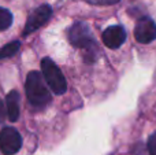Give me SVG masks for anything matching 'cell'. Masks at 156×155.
I'll return each mask as SVG.
<instances>
[{"label": "cell", "instance_id": "cell-5", "mask_svg": "<svg viewBox=\"0 0 156 155\" xmlns=\"http://www.w3.org/2000/svg\"><path fill=\"white\" fill-rule=\"evenodd\" d=\"M51 15H52V8L49 7L48 4H43L38 8H36L29 15V18H27L22 34L23 36L32 34L33 32L40 29L44 23H47V22L49 21V18H51Z\"/></svg>", "mask_w": 156, "mask_h": 155}, {"label": "cell", "instance_id": "cell-6", "mask_svg": "<svg viewBox=\"0 0 156 155\" xmlns=\"http://www.w3.org/2000/svg\"><path fill=\"white\" fill-rule=\"evenodd\" d=\"M134 37L141 44H148L154 41L156 38V23L147 16L138 19L134 27Z\"/></svg>", "mask_w": 156, "mask_h": 155}, {"label": "cell", "instance_id": "cell-8", "mask_svg": "<svg viewBox=\"0 0 156 155\" xmlns=\"http://www.w3.org/2000/svg\"><path fill=\"white\" fill-rule=\"evenodd\" d=\"M5 110H7V117L11 122H15L19 118V93L16 91H11L7 95Z\"/></svg>", "mask_w": 156, "mask_h": 155}, {"label": "cell", "instance_id": "cell-3", "mask_svg": "<svg viewBox=\"0 0 156 155\" xmlns=\"http://www.w3.org/2000/svg\"><path fill=\"white\" fill-rule=\"evenodd\" d=\"M41 71H43V77L45 82L48 84L49 89L55 93V95H62L67 89V82L60 71V69L55 65V62L49 58H44L41 60Z\"/></svg>", "mask_w": 156, "mask_h": 155}, {"label": "cell", "instance_id": "cell-7", "mask_svg": "<svg viewBox=\"0 0 156 155\" xmlns=\"http://www.w3.org/2000/svg\"><path fill=\"white\" fill-rule=\"evenodd\" d=\"M103 43L111 49L119 48L126 40V30L123 26L116 25V26H110L103 32Z\"/></svg>", "mask_w": 156, "mask_h": 155}, {"label": "cell", "instance_id": "cell-12", "mask_svg": "<svg viewBox=\"0 0 156 155\" xmlns=\"http://www.w3.org/2000/svg\"><path fill=\"white\" fill-rule=\"evenodd\" d=\"M85 2L90 3V4H96V5H110V4H115L119 0H85Z\"/></svg>", "mask_w": 156, "mask_h": 155}, {"label": "cell", "instance_id": "cell-2", "mask_svg": "<svg viewBox=\"0 0 156 155\" xmlns=\"http://www.w3.org/2000/svg\"><path fill=\"white\" fill-rule=\"evenodd\" d=\"M26 96L29 103L36 109L45 107L51 102V93L45 80L38 71H30L26 78Z\"/></svg>", "mask_w": 156, "mask_h": 155}, {"label": "cell", "instance_id": "cell-1", "mask_svg": "<svg viewBox=\"0 0 156 155\" xmlns=\"http://www.w3.org/2000/svg\"><path fill=\"white\" fill-rule=\"evenodd\" d=\"M69 40L77 48L85 51L86 62H93L97 55V44L94 41L89 26L83 22H77L69 30Z\"/></svg>", "mask_w": 156, "mask_h": 155}, {"label": "cell", "instance_id": "cell-11", "mask_svg": "<svg viewBox=\"0 0 156 155\" xmlns=\"http://www.w3.org/2000/svg\"><path fill=\"white\" fill-rule=\"evenodd\" d=\"M148 151L151 155H156V132L152 133L148 139Z\"/></svg>", "mask_w": 156, "mask_h": 155}, {"label": "cell", "instance_id": "cell-13", "mask_svg": "<svg viewBox=\"0 0 156 155\" xmlns=\"http://www.w3.org/2000/svg\"><path fill=\"white\" fill-rule=\"evenodd\" d=\"M5 117H7V110H5V106H4V103H3V100L0 99V122H3V121L5 120Z\"/></svg>", "mask_w": 156, "mask_h": 155}, {"label": "cell", "instance_id": "cell-9", "mask_svg": "<svg viewBox=\"0 0 156 155\" xmlns=\"http://www.w3.org/2000/svg\"><path fill=\"white\" fill-rule=\"evenodd\" d=\"M19 47H21V43H19V41H12V43L4 45L2 49H0V59L10 58V56H12V55H15L16 52L19 51Z\"/></svg>", "mask_w": 156, "mask_h": 155}, {"label": "cell", "instance_id": "cell-4", "mask_svg": "<svg viewBox=\"0 0 156 155\" xmlns=\"http://www.w3.org/2000/svg\"><path fill=\"white\" fill-rule=\"evenodd\" d=\"M22 147V137L15 128H3L0 132V151L4 155L16 154Z\"/></svg>", "mask_w": 156, "mask_h": 155}, {"label": "cell", "instance_id": "cell-10", "mask_svg": "<svg viewBox=\"0 0 156 155\" xmlns=\"http://www.w3.org/2000/svg\"><path fill=\"white\" fill-rule=\"evenodd\" d=\"M12 23V14L7 8L0 7V32L8 29Z\"/></svg>", "mask_w": 156, "mask_h": 155}]
</instances>
